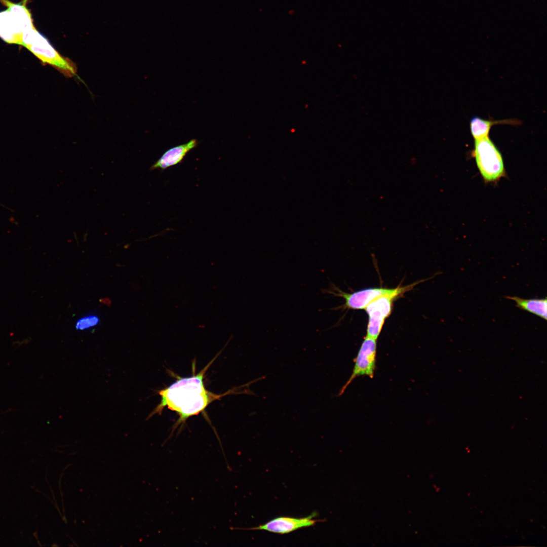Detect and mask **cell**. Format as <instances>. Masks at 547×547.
<instances>
[{
	"mask_svg": "<svg viewBox=\"0 0 547 547\" xmlns=\"http://www.w3.org/2000/svg\"><path fill=\"white\" fill-rule=\"evenodd\" d=\"M214 360L215 358L198 374L193 373L186 377H178L170 385L159 391L161 402L148 418L156 414H161L167 407L178 414L179 418L177 423L179 424L204 411L212 402L227 394H215L208 391L205 386V374Z\"/></svg>",
	"mask_w": 547,
	"mask_h": 547,
	"instance_id": "1",
	"label": "cell"
},
{
	"mask_svg": "<svg viewBox=\"0 0 547 547\" xmlns=\"http://www.w3.org/2000/svg\"><path fill=\"white\" fill-rule=\"evenodd\" d=\"M20 45L42 62L53 66L65 76L71 77L76 74L75 64L69 59L61 56L35 28L22 33Z\"/></svg>",
	"mask_w": 547,
	"mask_h": 547,
	"instance_id": "2",
	"label": "cell"
},
{
	"mask_svg": "<svg viewBox=\"0 0 547 547\" xmlns=\"http://www.w3.org/2000/svg\"><path fill=\"white\" fill-rule=\"evenodd\" d=\"M473 155L485 182H494L505 175L502 154L489 137L475 139Z\"/></svg>",
	"mask_w": 547,
	"mask_h": 547,
	"instance_id": "3",
	"label": "cell"
},
{
	"mask_svg": "<svg viewBox=\"0 0 547 547\" xmlns=\"http://www.w3.org/2000/svg\"><path fill=\"white\" fill-rule=\"evenodd\" d=\"M422 282L421 280L405 286H398L393 292L382 295L369 303L364 309L368 316L366 336L377 340L385 320L393 311L394 302Z\"/></svg>",
	"mask_w": 547,
	"mask_h": 547,
	"instance_id": "4",
	"label": "cell"
},
{
	"mask_svg": "<svg viewBox=\"0 0 547 547\" xmlns=\"http://www.w3.org/2000/svg\"><path fill=\"white\" fill-rule=\"evenodd\" d=\"M376 339L366 336L363 341L355 360L351 375L340 390L341 396L352 381L360 376L366 375L372 378L376 366Z\"/></svg>",
	"mask_w": 547,
	"mask_h": 547,
	"instance_id": "5",
	"label": "cell"
},
{
	"mask_svg": "<svg viewBox=\"0 0 547 547\" xmlns=\"http://www.w3.org/2000/svg\"><path fill=\"white\" fill-rule=\"evenodd\" d=\"M316 513L304 518L280 517L274 518L265 524L247 529L263 530L281 534L289 533L298 529L315 525L320 520L315 519Z\"/></svg>",
	"mask_w": 547,
	"mask_h": 547,
	"instance_id": "6",
	"label": "cell"
},
{
	"mask_svg": "<svg viewBox=\"0 0 547 547\" xmlns=\"http://www.w3.org/2000/svg\"><path fill=\"white\" fill-rule=\"evenodd\" d=\"M198 144L197 140L192 139L188 142L176 145L166 150L153 164L150 170L161 169L164 170L180 163L188 152L195 148Z\"/></svg>",
	"mask_w": 547,
	"mask_h": 547,
	"instance_id": "7",
	"label": "cell"
},
{
	"mask_svg": "<svg viewBox=\"0 0 547 547\" xmlns=\"http://www.w3.org/2000/svg\"><path fill=\"white\" fill-rule=\"evenodd\" d=\"M22 31L15 18L7 9L0 12V37L9 44L20 45Z\"/></svg>",
	"mask_w": 547,
	"mask_h": 547,
	"instance_id": "8",
	"label": "cell"
},
{
	"mask_svg": "<svg viewBox=\"0 0 547 547\" xmlns=\"http://www.w3.org/2000/svg\"><path fill=\"white\" fill-rule=\"evenodd\" d=\"M26 1L14 3L9 0H0V2L7 7V9L15 18L22 33L35 28L31 14L26 6Z\"/></svg>",
	"mask_w": 547,
	"mask_h": 547,
	"instance_id": "9",
	"label": "cell"
},
{
	"mask_svg": "<svg viewBox=\"0 0 547 547\" xmlns=\"http://www.w3.org/2000/svg\"><path fill=\"white\" fill-rule=\"evenodd\" d=\"M519 122L516 119L491 121L474 116L470 120V131L474 139H478L488 136L493 126L498 124L518 125Z\"/></svg>",
	"mask_w": 547,
	"mask_h": 547,
	"instance_id": "10",
	"label": "cell"
},
{
	"mask_svg": "<svg viewBox=\"0 0 547 547\" xmlns=\"http://www.w3.org/2000/svg\"><path fill=\"white\" fill-rule=\"evenodd\" d=\"M516 302L519 308L547 320V299L544 298L524 299L517 296H506Z\"/></svg>",
	"mask_w": 547,
	"mask_h": 547,
	"instance_id": "11",
	"label": "cell"
},
{
	"mask_svg": "<svg viewBox=\"0 0 547 547\" xmlns=\"http://www.w3.org/2000/svg\"><path fill=\"white\" fill-rule=\"evenodd\" d=\"M99 323V319L95 315L86 316L79 319L75 325L76 329L84 330L95 326Z\"/></svg>",
	"mask_w": 547,
	"mask_h": 547,
	"instance_id": "12",
	"label": "cell"
}]
</instances>
